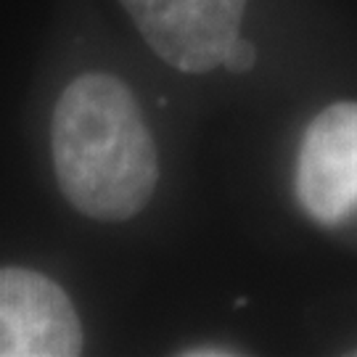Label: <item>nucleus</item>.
<instances>
[{"instance_id": "nucleus-1", "label": "nucleus", "mask_w": 357, "mask_h": 357, "mask_svg": "<svg viewBox=\"0 0 357 357\" xmlns=\"http://www.w3.org/2000/svg\"><path fill=\"white\" fill-rule=\"evenodd\" d=\"M59 188L79 215L125 222L146 209L159 180V156L141 103L114 75L72 79L51 125Z\"/></svg>"}, {"instance_id": "nucleus-5", "label": "nucleus", "mask_w": 357, "mask_h": 357, "mask_svg": "<svg viewBox=\"0 0 357 357\" xmlns=\"http://www.w3.org/2000/svg\"><path fill=\"white\" fill-rule=\"evenodd\" d=\"M257 64V48L255 43H249V40H243L241 35L230 43V48L225 51V59H222V66L228 69V72H236V75H243V72H249L252 66Z\"/></svg>"}, {"instance_id": "nucleus-6", "label": "nucleus", "mask_w": 357, "mask_h": 357, "mask_svg": "<svg viewBox=\"0 0 357 357\" xmlns=\"http://www.w3.org/2000/svg\"><path fill=\"white\" fill-rule=\"evenodd\" d=\"M183 357H228V355H241L238 349H230V347H191V349H183L180 352Z\"/></svg>"}, {"instance_id": "nucleus-3", "label": "nucleus", "mask_w": 357, "mask_h": 357, "mask_svg": "<svg viewBox=\"0 0 357 357\" xmlns=\"http://www.w3.org/2000/svg\"><path fill=\"white\" fill-rule=\"evenodd\" d=\"M294 191L307 217L326 228L357 212V103H333L307 125Z\"/></svg>"}, {"instance_id": "nucleus-4", "label": "nucleus", "mask_w": 357, "mask_h": 357, "mask_svg": "<svg viewBox=\"0 0 357 357\" xmlns=\"http://www.w3.org/2000/svg\"><path fill=\"white\" fill-rule=\"evenodd\" d=\"M82 323L66 291L29 268H0V357H75Z\"/></svg>"}, {"instance_id": "nucleus-7", "label": "nucleus", "mask_w": 357, "mask_h": 357, "mask_svg": "<svg viewBox=\"0 0 357 357\" xmlns=\"http://www.w3.org/2000/svg\"><path fill=\"white\" fill-rule=\"evenodd\" d=\"M355 355H357V352H355Z\"/></svg>"}, {"instance_id": "nucleus-2", "label": "nucleus", "mask_w": 357, "mask_h": 357, "mask_svg": "<svg viewBox=\"0 0 357 357\" xmlns=\"http://www.w3.org/2000/svg\"><path fill=\"white\" fill-rule=\"evenodd\" d=\"M162 61L178 72L204 75L222 66L238 38L246 0H119Z\"/></svg>"}]
</instances>
